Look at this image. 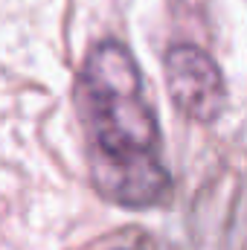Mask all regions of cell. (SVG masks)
<instances>
[{
    "mask_svg": "<svg viewBox=\"0 0 247 250\" xmlns=\"http://www.w3.org/2000/svg\"><path fill=\"white\" fill-rule=\"evenodd\" d=\"M76 114L84 131L96 192L123 209H151L172 198V172L143 73L120 41H99L76 79Z\"/></svg>",
    "mask_w": 247,
    "mask_h": 250,
    "instance_id": "cell-1",
    "label": "cell"
},
{
    "mask_svg": "<svg viewBox=\"0 0 247 250\" xmlns=\"http://www.w3.org/2000/svg\"><path fill=\"white\" fill-rule=\"evenodd\" d=\"M166 84L178 111L198 123H212L227 99L218 64L192 44H178L166 53Z\"/></svg>",
    "mask_w": 247,
    "mask_h": 250,
    "instance_id": "cell-2",
    "label": "cell"
}]
</instances>
